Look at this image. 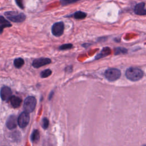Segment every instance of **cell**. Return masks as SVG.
<instances>
[{"label":"cell","mask_w":146,"mask_h":146,"mask_svg":"<svg viewBox=\"0 0 146 146\" xmlns=\"http://www.w3.org/2000/svg\"><path fill=\"white\" fill-rule=\"evenodd\" d=\"M72 44L71 43H68V44H63L62 46H60L59 47V49L62 50H67V49H70L71 48H72Z\"/></svg>","instance_id":"obj_18"},{"label":"cell","mask_w":146,"mask_h":146,"mask_svg":"<svg viewBox=\"0 0 146 146\" xmlns=\"http://www.w3.org/2000/svg\"><path fill=\"white\" fill-rule=\"evenodd\" d=\"M134 12L136 14L139 15H146V9L145 8V3L140 2L137 3L135 7Z\"/></svg>","instance_id":"obj_9"},{"label":"cell","mask_w":146,"mask_h":146,"mask_svg":"<svg viewBox=\"0 0 146 146\" xmlns=\"http://www.w3.org/2000/svg\"><path fill=\"white\" fill-rule=\"evenodd\" d=\"M10 26H11V25L9 22L4 18V17L0 16V33L1 34L2 33L4 28Z\"/></svg>","instance_id":"obj_12"},{"label":"cell","mask_w":146,"mask_h":146,"mask_svg":"<svg viewBox=\"0 0 146 146\" xmlns=\"http://www.w3.org/2000/svg\"><path fill=\"white\" fill-rule=\"evenodd\" d=\"M18 124L21 128H25L27 125L30 121V116L29 113L23 112L20 114L18 118Z\"/></svg>","instance_id":"obj_6"},{"label":"cell","mask_w":146,"mask_h":146,"mask_svg":"<svg viewBox=\"0 0 146 146\" xmlns=\"http://www.w3.org/2000/svg\"><path fill=\"white\" fill-rule=\"evenodd\" d=\"M106 78L110 81L113 82L117 80L121 76V72L117 68H108L104 72Z\"/></svg>","instance_id":"obj_3"},{"label":"cell","mask_w":146,"mask_h":146,"mask_svg":"<svg viewBox=\"0 0 146 146\" xmlns=\"http://www.w3.org/2000/svg\"><path fill=\"white\" fill-rule=\"evenodd\" d=\"M48 124H49V121H48V120L47 119V118H44L42 120V127L44 128V129H46L48 126Z\"/></svg>","instance_id":"obj_19"},{"label":"cell","mask_w":146,"mask_h":146,"mask_svg":"<svg viewBox=\"0 0 146 146\" xmlns=\"http://www.w3.org/2000/svg\"><path fill=\"white\" fill-rule=\"evenodd\" d=\"M5 15L7 18L14 22H22L26 19V15L23 13L16 11H7L5 13Z\"/></svg>","instance_id":"obj_2"},{"label":"cell","mask_w":146,"mask_h":146,"mask_svg":"<svg viewBox=\"0 0 146 146\" xmlns=\"http://www.w3.org/2000/svg\"><path fill=\"white\" fill-rule=\"evenodd\" d=\"M73 17L76 19H83L85 18L87 16V14L81 11H78L74 13Z\"/></svg>","instance_id":"obj_13"},{"label":"cell","mask_w":146,"mask_h":146,"mask_svg":"<svg viewBox=\"0 0 146 146\" xmlns=\"http://www.w3.org/2000/svg\"><path fill=\"white\" fill-rule=\"evenodd\" d=\"M18 121L15 115H11L9 116L6 121L7 127L10 129H13L17 127Z\"/></svg>","instance_id":"obj_10"},{"label":"cell","mask_w":146,"mask_h":146,"mask_svg":"<svg viewBox=\"0 0 146 146\" xmlns=\"http://www.w3.org/2000/svg\"><path fill=\"white\" fill-rule=\"evenodd\" d=\"M51 60L49 58H39L36 59L33 62V66L35 68H39L42 66H45L46 64H48L51 63Z\"/></svg>","instance_id":"obj_7"},{"label":"cell","mask_w":146,"mask_h":146,"mask_svg":"<svg viewBox=\"0 0 146 146\" xmlns=\"http://www.w3.org/2000/svg\"><path fill=\"white\" fill-rule=\"evenodd\" d=\"M12 92L11 89L8 87H3L1 90V96L3 100L7 101L11 99Z\"/></svg>","instance_id":"obj_8"},{"label":"cell","mask_w":146,"mask_h":146,"mask_svg":"<svg viewBox=\"0 0 146 146\" xmlns=\"http://www.w3.org/2000/svg\"><path fill=\"white\" fill-rule=\"evenodd\" d=\"M52 73L51 70H50V69H47L45 70H43V71H42L40 72V76L42 78H47L48 76H49L50 75H51Z\"/></svg>","instance_id":"obj_16"},{"label":"cell","mask_w":146,"mask_h":146,"mask_svg":"<svg viewBox=\"0 0 146 146\" xmlns=\"http://www.w3.org/2000/svg\"><path fill=\"white\" fill-rule=\"evenodd\" d=\"M143 146H146V145H143Z\"/></svg>","instance_id":"obj_20"},{"label":"cell","mask_w":146,"mask_h":146,"mask_svg":"<svg viewBox=\"0 0 146 146\" xmlns=\"http://www.w3.org/2000/svg\"><path fill=\"white\" fill-rule=\"evenodd\" d=\"M127 52V50L123 47H117L115 48V55L120 54H125Z\"/></svg>","instance_id":"obj_17"},{"label":"cell","mask_w":146,"mask_h":146,"mask_svg":"<svg viewBox=\"0 0 146 146\" xmlns=\"http://www.w3.org/2000/svg\"><path fill=\"white\" fill-rule=\"evenodd\" d=\"M24 64V60L22 58H17L14 61V64L15 67L19 68H21Z\"/></svg>","instance_id":"obj_14"},{"label":"cell","mask_w":146,"mask_h":146,"mask_svg":"<svg viewBox=\"0 0 146 146\" xmlns=\"http://www.w3.org/2000/svg\"><path fill=\"white\" fill-rule=\"evenodd\" d=\"M126 78L132 81L136 82L140 80L143 76V72L136 67H129L125 71Z\"/></svg>","instance_id":"obj_1"},{"label":"cell","mask_w":146,"mask_h":146,"mask_svg":"<svg viewBox=\"0 0 146 146\" xmlns=\"http://www.w3.org/2000/svg\"><path fill=\"white\" fill-rule=\"evenodd\" d=\"M36 104V100L33 96H29L24 101L23 108L25 112L27 113L31 112L34 111Z\"/></svg>","instance_id":"obj_4"},{"label":"cell","mask_w":146,"mask_h":146,"mask_svg":"<svg viewBox=\"0 0 146 146\" xmlns=\"http://www.w3.org/2000/svg\"><path fill=\"white\" fill-rule=\"evenodd\" d=\"M10 102L14 108H18L22 103V99L16 96H13L10 99Z\"/></svg>","instance_id":"obj_11"},{"label":"cell","mask_w":146,"mask_h":146,"mask_svg":"<svg viewBox=\"0 0 146 146\" xmlns=\"http://www.w3.org/2000/svg\"><path fill=\"white\" fill-rule=\"evenodd\" d=\"M64 29V23L62 22H59L55 23L51 29L52 33L54 35L56 36H60L63 33Z\"/></svg>","instance_id":"obj_5"},{"label":"cell","mask_w":146,"mask_h":146,"mask_svg":"<svg viewBox=\"0 0 146 146\" xmlns=\"http://www.w3.org/2000/svg\"><path fill=\"white\" fill-rule=\"evenodd\" d=\"M39 139V132L38 130L35 129L33 131L31 135V140L33 141H36Z\"/></svg>","instance_id":"obj_15"}]
</instances>
